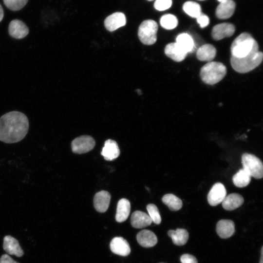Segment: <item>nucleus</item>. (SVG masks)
Segmentation results:
<instances>
[{
	"instance_id": "f257e3e1",
	"label": "nucleus",
	"mask_w": 263,
	"mask_h": 263,
	"mask_svg": "<svg viewBox=\"0 0 263 263\" xmlns=\"http://www.w3.org/2000/svg\"><path fill=\"white\" fill-rule=\"evenodd\" d=\"M29 130V121L23 113L8 112L0 117V140L14 143L22 140Z\"/></svg>"
},
{
	"instance_id": "f03ea898",
	"label": "nucleus",
	"mask_w": 263,
	"mask_h": 263,
	"mask_svg": "<svg viewBox=\"0 0 263 263\" xmlns=\"http://www.w3.org/2000/svg\"><path fill=\"white\" fill-rule=\"evenodd\" d=\"M259 51L257 42L250 34L245 32L238 36L230 47L231 56L236 58H242Z\"/></svg>"
},
{
	"instance_id": "7ed1b4c3",
	"label": "nucleus",
	"mask_w": 263,
	"mask_h": 263,
	"mask_svg": "<svg viewBox=\"0 0 263 263\" xmlns=\"http://www.w3.org/2000/svg\"><path fill=\"white\" fill-rule=\"evenodd\" d=\"M226 68L221 62L210 61L204 65L200 71L202 81L209 85H213L220 81L225 75Z\"/></svg>"
},
{
	"instance_id": "20e7f679",
	"label": "nucleus",
	"mask_w": 263,
	"mask_h": 263,
	"mask_svg": "<svg viewBox=\"0 0 263 263\" xmlns=\"http://www.w3.org/2000/svg\"><path fill=\"white\" fill-rule=\"evenodd\" d=\"M263 58V54L259 51L242 58L231 56L230 63L235 71L244 74L257 67L261 63Z\"/></svg>"
},
{
	"instance_id": "39448f33",
	"label": "nucleus",
	"mask_w": 263,
	"mask_h": 263,
	"mask_svg": "<svg viewBox=\"0 0 263 263\" xmlns=\"http://www.w3.org/2000/svg\"><path fill=\"white\" fill-rule=\"evenodd\" d=\"M157 22L152 19L143 21L140 25L138 36L140 40L144 44L152 45L157 40V32L158 31Z\"/></svg>"
},
{
	"instance_id": "423d86ee",
	"label": "nucleus",
	"mask_w": 263,
	"mask_h": 263,
	"mask_svg": "<svg viewBox=\"0 0 263 263\" xmlns=\"http://www.w3.org/2000/svg\"><path fill=\"white\" fill-rule=\"evenodd\" d=\"M242 163L243 169L251 177L257 179L262 178L263 165L259 158L252 154L244 153L242 156Z\"/></svg>"
},
{
	"instance_id": "0eeeda50",
	"label": "nucleus",
	"mask_w": 263,
	"mask_h": 263,
	"mask_svg": "<svg viewBox=\"0 0 263 263\" xmlns=\"http://www.w3.org/2000/svg\"><path fill=\"white\" fill-rule=\"evenodd\" d=\"M95 141L89 135H82L75 138L71 143L73 152L77 154L86 153L91 150L95 146Z\"/></svg>"
},
{
	"instance_id": "6e6552de",
	"label": "nucleus",
	"mask_w": 263,
	"mask_h": 263,
	"mask_svg": "<svg viewBox=\"0 0 263 263\" xmlns=\"http://www.w3.org/2000/svg\"><path fill=\"white\" fill-rule=\"evenodd\" d=\"M226 195L224 185L221 183H215L207 195V201L211 206H216L223 202Z\"/></svg>"
},
{
	"instance_id": "1a4fd4ad",
	"label": "nucleus",
	"mask_w": 263,
	"mask_h": 263,
	"mask_svg": "<svg viewBox=\"0 0 263 263\" xmlns=\"http://www.w3.org/2000/svg\"><path fill=\"white\" fill-rule=\"evenodd\" d=\"M126 18L124 13L115 12L108 16L104 20V25L106 29L110 32L125 26Z\"/></svg>"
},
{
	"instance_id": "9d476101",
	"label": "nucleus",
	"mask_w": 263,
	"mask_h": 263,
	"mask_svg": "<svg viewBox=\"0 0 263 263\" xmlns=\"http://www.w3.org/2000/svg\"><path fill=\"white\" fill-rule=\"evenodd\" d=\"M235 31V26L230 23H222L215 25L212 30L211 36L216 40L232 36Z\"/></svg>"
},
{
	"instance_id": "9b49d317",
	"label": "nucleus",
	"mask_w": 263,
	"mask_h": 263,
	"mask_svg": "<svg viewBox=\"0 0 263 263\" xmlns=\"http://www.w3.org/2000/svg\"><path fill=\"white\" fill-rule=\"evenodd\" d=\"M8 32L12 37L16 39H21L28 34L29 29L22 21L14 19L9 24Z\"/></svg>"
},
{
	"instance_id": "f8f14e48",
	"label": "nucleus",
	"mask_w": 263,
	"mask_h": 263,
	"mask_svg": "<svg viewBox=\"0 0 263 263\" xmlns=\"http://www.w3.org/2000/svg\"><path fill=\"white\" fill-rule=\"evenodd\" d=\"M110 249L113 253L122 256H126L131 252L128 242L121 237H116L112 240Z\"/></svg>"
},
{
	"instance_id": "ddd939ff",
	"label": "nucleus",
	"mask_w": 263,
	"mask_h": 263,
	"mask_svg": "<svg viewBox=\"0 0 263 263\" xmlns=\"http://www.w3.org/2000/svg\"><path fill=\"white\" fill-rule=\"evenodd\" d=\"M3 248L9 255L20 257L23 255V251L19 244V242L14 237L7 235L4 237Z\"/></svg>"
},
{
	"instance_id": "4468645a",
	"label": "nucleus",
	"mask_w": 263,
	"mask_h": 263,
	"mask_svg": "<svg viewBox=\"0 0 263 263\" xmlns=\"http://www.w3.org/2000/svg\"><path fill=\"white\" fill-rule=\"evenodd\" d=\"M111 200V195L109 192L101 190L97 192L94 198L95 209L99 212H104L108 208Z\"/></svg>"
},
{
	"instance_id": "2eb2a0df",
	"label": "nucleus",
	"mask_w": 263,
	"mask_h": 263,
	"mask_svg": "<svg viewBox=\"0 0 263 263\" xmlns=\"http://www.w3.org/2000/svg\"><path fill=\"white\" fill-rule=\"evenodd\" d=\"M235 3L233 0H225L220 2L216 10V15L220 19L231 17L235 11Z\"/></svg>"
},
{
	"instance_id": "dca6fc26",
	"label": "nucleus",
	"mask_w": 263,
	"mask_h": 263,
	"mask_svg": "<svg viewBox=\"0 0 263 263\" xmlns=\"http://www.w3.org/2000/svg\"><path fill=\"white\" fill-rule=\"evenodd\" d=\"M101 154L107 161H112L117 158L120 154V150L117 143L112 139L106 140Z\"/></svg>"
},
{
	"instance_id": "f3484780",
	"label": "nucleus",
	"mask_w": 263,
	"mask_h": 263,
	"mask_svg": "<svg viewBox=\"0 0 263 263\" xmlns=\"http://www.w3.org/2000/svg\"><path fill=\"white\" fill-rule=\"evenodd\" d=\"M216 232L223 239L230 237L235 232L234 223L230 220H221L217 224Z\"/></svg>"
},
{
	"instance_id": "a211bd4d",
	"label": "nucleus",
	"mask_w": 263,
	"mask_h": 263,
	"mask_svg": "<svg viewBox=\"0 0 263 263\" xmlns=\"http://www.w3.org/2000/svg\"><path fill=\"white\" fill-rule=\"evenodd\" d=\"M136 239L138 244L145 247H152L157 243V238L155 234L147 229H144L138 232Z\"/></svg>"
},
{
	"instance_id": "6ab92c4d",
	"label": "nucleus",
	"mask_w": 263,
	"mask_h": 263,
	"mask_svg": "<svg viewBox=\"0 0 263 263\" xmlns=\"http://www.w3.org/2000/svg\"><path fill=\"white\" fill-rule=\"evenodd\" d=\"M165 53L169 57L177 62L183 61L187 55L176 42L167 44L165 48Z\"/></svg>"
},
{
	"instance_id": "aec40b11",
	"label": "nucleus",
	"mask_w": 263,
	"mask_h": 263,
	"mask_svg": "<svg viewBox=\"0 0 263 263\" xmlns=\"http://www.w3.org/2000/svg\"><path fill=\"white\" fill-rule=\"evenodd\" d=\"M152 221L149 215L141 211H135L132 215L131 223L136 228H141L151 225Z\"/></svg>"
},
{
	"instance_id": "412c9836",
	"label": "nucleus",
	"mask_w": 263,
	"mask_h": 263,
	"mask_svg": "<svg viewBox=\"0 0 263 263\" xmlns=\"http://www.w3.org/2000/svg\"><path fill=\"white\" fill-rule=\"evenodd\" d=\"M244 202L243 196L236 193L226 196L223 202L222 206L226 210H233L241 207Z\"/></svg>"
},
{
	"instance_id": "4be33fe9",
	"label": "nucleus",
	"mask_w": 263,
	"mask_h": 263,
	"mask_svg": "<svg viewBox=\"0 0 263 263\" xmlns=\"http://www.w3.org/2000/svg\"><path fill=\"white\" fill-rule=\"evenodd\" d=\"M131 210V204L129 201L123 198L117 203L115 220L117 222H124L128 218Z\"/></svg>"
},
{
	"instance_id": "5701e85b",
	"label": "nucleus",
	"mask_w": 263,
	"mask_h": 263,
	"mask_svg": "<svg viewBox=\"0 0 263 263\" xmlns=\"http://www.w3.org/2000/svg\"><path fill=\"white\" fill-rule=\"evenodd\" d=\"M216 55V49L212 44H206L201 46L197 51V58L201 61L210 62Z\"/></svg>"
},
{
	"instance_id": "b1692460",
	"label": "nucleus",
	"mask_w": 263,
	"mask_h": 263,
	"mask_svg": "<svg viewBox=\"0 0 263 263\" xmlns=\"http://www.w3.org/2000/svg\"><path fill=\"white\" fill-rule=\"evenodd\" d=\"M168 235L177 245H183L186 244L188 239V233L184 228H178L176 230H169Z\"/></svg>"
},
{
	"instance_id": "393cba45",
	"label": "nucleus",
	"mask_w": 263,
	"mask_h": 263,
	"mask_svg": "<svg viewBox=\"0 0 263 263\" xmlns=\"http://www.w3.org/2000/svg\"><path fill=\"white\" fill-rule=\"evenodd\" d=\"M176 43L187 54L191 52L194 48L192 38L187 33H182L177 36Z\"/></svg>"
},
{
	"instance_id": "a878e982",
	"label": "nucleus",
	"mask_w": 263,
	"mask_h": 263,
	"mask_svg": "<svg viewBox=\"0 0 263 263\" xmlns=\"http://www.w3.org/2000/svg\"><path fill=\"white\" fill-rule=\"evenodd\" d=\"M251 177L249 174L243 168L233 175L232 181L236 187L244 188L249 184Z\"/></svg>"
},
{
	"instance_id": "bb28decb",
	"label": "nucleus",
	"mask_w": 263,
	"mask_h": 263,
	"mask_svg": "<svg viewBox=\"0 0 263 263\" xmlns=\"http://www.w3.org/2000/svg\"><path fill=\"white\" fill-rule=\"evenodd\" d=\"M162 202L172 211L180 209L183 206L182 201L173 194H167L162 198Z\"/></svg>"
},
{
	"instance_id": "cd10ccee",
	"label": "nucleus",
	"mask_w": 263,
	"mask_h": 263,
	"mask_svg": "<svg viewBox=\"0 0 263 263\" xmlns=\"http://www.w3.org/2000/svg\"><path fill=\"white\" fill-rule=\"evenodd\" d=\"M184 12L192 18H197L201 14V7L197 2L192 1H188L183 5Z\"/></svg>"
},
{
	"instance_id": "c85d7f7f",
	"label": "nucleus",
	"mask_w": 263,
	"mask_h": 263,
	"mask_svg": "<svg viewBox=\"0 0 263 263\" xmlns=\"http://www.w3.org/2000/svg\"><path fill=\"white\" fill-rule=\"evenodd\" d=\"M161 26L164 29L171 30L178 25V19L173 15L168 14L161 17L160 20Z\"/></svg>"
},
{
	"instance_id": "c756f323",
	"label": "nucleus",
	"mask_w": 263,
	"mask_h": 263,
	"mask_svg": "<svg viewBox=\"0 0 263 263\" xmlns=\"http://www.w3.org/2000/svg\"><path fill=\"white\" fill-rule=\"evenodd\" d=\"M147 209L152 222L157 225L160 224L161 218L157 207L154 204H150L147 205Z\"/></svg>"
},
{
	"instance_id": "7c9ffc66",
	"label": "nucleus",
	"mask_w": 263,
	"mask_h": 263,
	"mask_svg": "<svg viewBox=\"0 0 263 263\" xmlns=\"http://www.w3.org/2000/svg\"><path fill=\"white\" fill-rule=\"evenodd\" d=\"M6 6L13 11H18L22 8L28 0H3Z\"/></svg>"
},
{
	"instance_id": "2f4dec72",
	"label": "nucleus",
	"mask_w": 263,
	"mask_h": 263,
	"mask_svg": "<svg viewBox=\"0 0 263 263\" xmlns=\"http://www.w3.org/2000/svg\"><path fill=\"white\" fill-rule=\"evenodd\" d=\"M171 4L172 0H156L154 7L157 10L164 11L169 8Z\"/></svg>"
},
{
	"instance_id": "473e14b6",
	"label": "nucleus",
	"mask_w": 263,
	"mask_h": 263,
	"mask_svg": "<svg viewBox=\"0 0 263 263\" xmlns=\"http://www.w3.org/2000/svg\"><path fill=\"white\" fill-rule=\"evenodd\" d=\"M196 19L197 22L202 28L206 27L209 24V18L205 14L202 13Z\"/></svg>"
},
{
	"instance_id": "72a5a7b5",
	"label": "nucleus",
	"mask_w": 263,
	"mask_h": 263,
	"mask_svg": "<svg viewBox=\"0 0 263 263\" xmlns=\"http://www.w3.org/2000/svg\"><path fill=\"white\" fill-rule=\"evenodd\" d=\"M182 263H198L196 258L190 254H183L180 258Z\"/></svg>"
},
{
	"instance_id": "f704fd0d",
	"label": "nucleus",
	"mask_w": 263,
	"mask_h": 263,
	"mask_svg": "<svg viewBox=\"0 0 263 263\" xmlns=\"http://www.w3.org/2000/svg\"><path fill=\"white\" fill-rule=\"evenodd\" d=\"M0 263H19L14 261L8 254L2 255L0 258Z\"/></svg>"
},
{
	"instance_id": "c9c22d12",
	"label": "nucleus",
	"mask_w": 263,
	"mask_h": 263,
	"mask_svg": "<svg viewBox=\"0 0 263 263\" xmlns=\"http://www.w3.org/2000/svg\"><path fill=\"white\" fill-rule=\"evenodd\" d=\"M4 13L2 6L0 4V22L1 21L3 18Z\"/></svg>"
},
{
	"instance_id": "e433bc0d",
	"label": "nucleus",
	"mask_w": 263,
	"mask_h": 263,
	"mask_svg": "<svg viewBox=\"0 0 263 263\" xmlns=\"http://www.w3.org/2000/svg\"><path fill=\"white\" fill-rule=\"evenodd\" d=\"M263 247L262 246V249H261V260L259 262V263H263Z\"/></svg>"
},
{
	"instance_id": "4c0bfd02",
	"label": "nucleus",
	"mask_w": 263,
	"mask_h": 263,
	"mask_svg": "<svg viewBox=\"0 0 263 263\" xmlns=\"http://www.w3.org/2000/svg\"><path fill=\"white\" fill-rule=\"evenodd\" d=\"M136 92L139 94H142L141 91L139 89H137Z\"/></svg>"
},
{
	"instance_id": "58836bf2",
	"label": "nucleus",
	"mask_w": 263,
	"mask_h": 263,
	"mask_svg": "<svg viewBox=\"0 0 263 263\" xmlns=\"http://www.w3.org/2000/svg\"><path fill=\"white\" fill-rule=\"evenodd\" d=\"M224 0H218V1H219L220 2H222V1H224Z\"/></svg>"
},
{
	"instance_id": "ea45409f",
	"label": "nucleus",
	"mask_w": 263,
	"mask_h": 263,
	"mask_svg": "<svg viewBox=\"0 0 263 263\" xmlns=\"http://www.w3.org/2000/svg\"><path fill=\"white\" fill-rule=\"evenodd\" d=\"M149 1H152V0H148Z\"/></svg>"
},
{
	"instance_id": "a19ab883",
	"label": "nucleus",
	"mask_w": 263,
	"mask_h": 263,
	"mask_svg": "<svg viewBox=\"0 0 263 263\" xmlns=\"http://www.w3.org/2000/svg\"></svg>"
}]
</instances>
